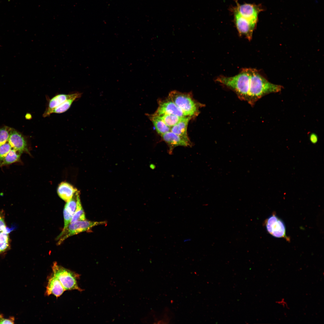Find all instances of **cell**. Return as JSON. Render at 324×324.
I'll list each match as a JSON object with an SVG mask.
<instances>
[{
  "instance_id": "9a60e30c",
  "label": "cell",
  "mask_w": 324,
  "mask_h": 324,
  "mask_svg": "<svg viewBox=\"0 0 324 324\" xmlns=\"http://www.w3.org/2000/svg\"><path fill=\"white\" fill-rule=\"evenodd\" d=\"M192 118L189 116L182 117L177 124L170 128V131L187 140H190L187 133V128L189 121Z\"/></svg>"
},
{
  "instance_id": "603a6c76",
  "label": "cell",
  "mask_w": 324,
  "mask_h": 324,
  "mask_svg": "<svg viewBox=\"0 0 324 324\" xmlns=\"http://www.w3.org/2000/svg\"><path fill=\"white\" fill-rule=\"evenodd\" d=\"M12 147L8 142L0 145V166L5 157L11 149Z\"/></svg>"
},
{
  "instance_id": "ac0fdd59",
  "label": "cell",
  "mask_w": 324,
  "mask_h": 324,
  "mask_svg": "<svg viewBox=\"0 0 324 324\" xmlns=\"http://www.w3.org/2000/svg\"><path fill=\"white\" fill-rule=\"evenodd\" d=\"M86 220L85 213L81 203L79 192L77 193V204L76 209L72 218L71 223Z\"/></svg>"
},
{
  "instance_id": "83f0119b",
  "label": "cell",
  "mask_w": 324,
  "mask_h": 324,
  "mask_svg": "<svg viewBox=\"0 0 324 324\" xmlns=\"http://www.w3.org/2000/svg\"><path fill=\"white\" fill-rule=\"evenodd\" d=\"M190 239H188V238H187V239H184V242H187V241H190Z\"/></svg>"
},
{
  "instance_id": "8fae6325",
  "label": "cell",
  "mask_w": 324,
  "mask_h": 324,
  "mask_svg": "<svg viewBox=\"0 0 324 324\" xmlns=\"http://www.w3.org/2000/svg\"><path fill=\"white\" fill-rule=\"evenodd\" d=\"M65 291L59 280L52 274L48 278V282L45 292L46 295L53 294L56 298L62 295Z\"/></svg>"
},
{
  "instance_id": "4fadbf2b",
  "label": "cell",
  "mask_w": 324,
  "mask_h": 324,
  "mask_svg": "<svg viewBox=\"0 0 324 324\" xmlns=\"http://www.w3.org/2000/svg\"><path fill=\"white\" fill-rule=\"evenodd\" d=\"M74 194L72 198L67 202L64 210V226L63 228L67 227L71 223L72 216L75 211L77 204V193Z\"/></svg>"
},
{
  "instance_id": "ffe728a7",
  "label": "cell",
  "mask_w": 324,
  "mask_h": 324,
  "mask_svg": "<svg viewBox=\"0 0 324 324\" xmlns=\"http://www.w3.org/2000/svg\"><path fill=\"white\" fill-rule=\"evenodd\" d=\"M158 116L170 128L177 124L183 117L171 114H164Z\"/></svg>"
},
{
  "instance_id": "e0dca14e",
  "label": "cell",
  "mask_w": 324,
  "mask_h": 324,
  "mask_svg": "<svg viewBox=\"0 0 324 324\" xmlns=\"http://www.w3.org/2000/svg\"><path fill=\"white\" fill-rule=\"evenodd\" d=\"M82 95V93L79 92L74 93L71 97L54 109L52 111L51 114L61 113L66 112L70 108L73 102L76 99L80 98Z\"/></svg>"
},
{
  "instance_id": "4316f807",
  "label": "cell",
  "mask_w": 324,
  "mask_h": 324,
  "mask_svg": "<svg viewBox=\"0 0 324 324\" xmlns=\"http://www.w3.org/2000/svg\"><path fill=\"white\" fill-rule=\"evenodd\" d=\"M282 300V301H281L276 302V303L279 304H282L284 307L286 306V307L288 308L286 302L284 301V299L283 298Z\"/></svg>"
},
{
  "instance_id": "3957f363",
  "label": "cell",
  "mask_w": 324,
  "mask_h": 324,
  "mask_svg": "<svg viewBox=\"0 0 324 324\" xmlns=\"http://www.w3.org/2000/svg\"><path fill=\"white\" fill-rule=\"evenodd\" d=\"M52 269V274L59 280L65 290L83 291L77 284V280L80 277L79 274L58 265L56 262H53Z\"/></svg>"
},
{
  "instance_id": "8992f818",
  "label": "cell",
  "mask_w": 324,
  "mask_h": 324,
  "mask_svg": "<svg viewBox=\"0 0 324 324\" xmlns=\"http://www.w3.org/2000/svg\"><path fill=\"white\" fill-rule=\"evenodd\" d=\"M233 12L235 23L239 34L250 40L256 24L243 17L234 9Z\"/></svg>"
},
{
  "instance_id": "484cf974",
  "label": "cell",
  "mask_w": 324,
  "mask_h": 324,
  "mask_svg": "<svg viewBox=\"0 0 324 324\" xmlns=\"http://www.w3.org/2000/svg\"><path fill=\"white\" fill-rule=\"evenodd\" d=\"M310 140L313 143H316L318 141V137L317 135L314 133L311 134L310 136Z\"/></svg>"
},
{
  "instance_id": "6da1fadb",
  "label": "cell",
  "mask_w": 324,
  "mask_h": 324,
  "mask_svg": "<svg viewBox=\"0 0 324 324\" xmlns=\"http://www.w3.org/2000/svg\"><path fill=\"white\" fill-rule=\"evenodd\" d=\"M216 81L232 90L239 98L251 105L262 97L272 93L275 89L274 85L254 69H243L233 76H219Z\"/></svg>"
},
{
  "instance_id": "d6986e66",
  "label": "cell",
  "mask_w": 324,
  "mask_h": 324,
  "mask_svg": "<svg viewBox=\"0 0 324 324\" xmlns=\"http://www.w3.org/2000/svg\"><path fill=\"white\" fill-rule=\"evenodd\" d=\"M21 154L14 149H11L4 158L1 166L9 165L19 161Z\"/></svg>"
},
{
  "instance_id": "7a4b0ae2",
  "label": "cell",
  "mask_w": 324,
  "mask_h": 324,
  "mask_svg": "<svg viewBox=\"0 0 324 324\" xmlns=\"http://www.w3.org/2000/svg\"><path fill=\"white\" fill-rule=\"evenodd\" d=\"M168 97L182 110L185 115L193 118L199 113L202 104L196 101L190 92H182L174 90L170 91Z\"/></svg>"
},
{
  "instance_id": "277c9868",
  "label": "cell",
  "mask_w": 324,
  "mask_h": 324,
  "mask_svg": "<svg viewBox=\"0 0 324 324\" xmlns=\"http://www.w3.org/2000/svg\"><path fill=\"white\" fill-rule=\"evenodd\" d=\"M106 224L105 221H93L86 220L70 223L67 227L63 229L56 237L57 244H61L65 239L71 236L89 231L94 226Z\"/></svg>"
},
{
  "instance_id": "cb8c5ba5",
  "label": "cell",
  "mask_w": 324,
  "mask_h": 324,
  "mask_svg": "<svg viewBox=\"0 0 324 324\" xmlns=\"http://www.w3.org/2000/svg\"><path fill=\"white\" fill-rule=\"evenodd\" d=\"M15 318L10 316L8 318H4L3 315L0 314V324H14Z\"/></svg>"
},
{
  "instance_id": "52a82bcc",
  "label": "cell",
  "mask_w": 324,
  "mask_h": 324,
  "mask_svg": "<svg viewBox=\"0 0 324 324\" xmlns=\"http://www.w3.org/2000/svg\"><path fill=\"white\" fill-rule=\"evenodd\" d=\"M236 6L234 8L235 10L241 16L256 24L258 20V15L262 9L259 5L244 3L240 4L236 2Z\"/></svg>"
},
{
  "instance_id": "ba28073f",
  "label": "cell",
  "mask_w": 324,
  "mask_h": 324,
  "mask_svg": "<svg viewBox=\"0 0 324 324\" xmlns=\"http://www.w3.org/2000/svg\"><path fill=\"white\" fill-rule=\"evenodd\" d=\"M158 107L154 115L159 116L164 114H171L180 117L186 116L182 110L168 97L158 101Z\"/></svg>"
},
{
  "instance_id": "d4e9b609",
  "label": "cell",
  "mask_w": 324,
  "mask_h": 324,
  "mask_svg": "<svg viewBox=\"0 0 324 324\" xmlns=\"http://www.w3.org/2000/svg\"><path fill=\"white\" fill-rule=\"evenodd\" d=\"M5 214L4 212L2 210L0 211V231H3L6 230V225L5 222Z\"/></svg>"
},
{
  "instance_id": "7402d4cb",
  "label": "cell",
  "mask_w": 324,
  "mask_h": 324,
  "mask_svg": "<svg viewBox=\"0 0 324 324\" xmlns=\"http://www.w3.org/2000/svg\"><path fill=\"white\" fill-rule=\"evenodd\" d=\"M11 129L6 126L0 127V145L8 141Z\"/></svg>"
},
{
  "instance_id": "30bf717a",
  "label": "cell",
  "mask_w": 324,
  "mask_h": 324,
  "mask_svg": "<svg viewBox=\"0 0 324 324\" xmlns=\"http://www.w3.org/2000/svg\"><path fill=\"white\" fill-rule=\"evenodd\" d=\"M162 140L167 145L168 152L170 154L172 153L173 149L179 146L190 147L192 143L190 140H187L172 132L170 131L162 135Z\"/></svg>"
},
{
  "instance_id": "2e32d148",
  "label": "cell",
  "mask_w": 324,
  "mask_h": 324,
  "mask_svg": "<svg viewBox=\"0 0 324 324\" xmlns=\"http://www.w3.org/2000/svg\"><path fill=\"white\" fill-rule=\"evenodd\" d=\"M147 115L152 122L156 131L160 136L170 131V128L166 125L158 116L153 114Z\"/></svg>"
},
{
  "instance_id": "5bb4252c",
  "label": "cell",
  "mask_w": 324,
  "mask_h": 324,
  "mask_svg": "<svg viewBox=\"0 0 324 324\" xmlns=\"http://www.w3.org/2000/svg\"><path fill=\"white\" fill-rule=\"evenodd\" d=\"M77 191L72 185L65 182H62L59 184L57 190L58 196L66 202L72 198Z\"/></svg>"
},
{
  "instance_id": "44dd1931",
  "label": "cell",
  "mask_w": 324,
  "mask_h": 324,
  "mask_svg": "<svg viewBox=\"0 0 324 324\" xmlns=\"http://www.w3.org/2000/svg\"><path fill=\"white\" fill-rule=\"evenodd\" d=\"M10 247L9 233L7 230L0 234V254L6 251Z\"/></svg>"
},
{
  "instance_id": "7c38bea8",
  "label": "cell",
  "mask_w": 324,
  "mask_h": 324,
  "mask_svg": "<svg viewBox=\"0 0 324 324\" xmlns=\"http://www.w3.org/2000/svg\"><path fill=\"white\" fill-rule=\"evenodd\" d=\"M73 94L74 93L68 94H59L51 98L48 101L43 116L45 117L50 116L54 109L71 97Z\"/></svg>"
},
{
  "instance_id": "5b68a950",
  "label": "cell",
  "mask_w": 324,
  "mask_h": 324,
  "mask_svg": "<svg viewBox=\"0 0 324 324\" xmlns=\"http://www.w3.org/2000/svg\"><path fill=\"white\" fill-rule=\"evenodd\" d=\"M265 226L267 232L277 238H284L290 240L286 234L285 225L283 221L275 214H273L265 220Z\"/></svg>"
},
{
  "instance_id": "9c48e42d",
  "label": "cell",
  "mask_w": 324,
  "mask_h": 324,
  "mask_svg": "<svg viewBox=\"0 0 324 324\" xmlns=\"http://www.w3.org/2000/svg\"><path fill=\"white\" fill-rule=\"evenodd\" d=\"M8 142L16 151L21 153L25 152L30 154L26 137L16 130L12 128Z\"/></svg>"
}]
</instances>
